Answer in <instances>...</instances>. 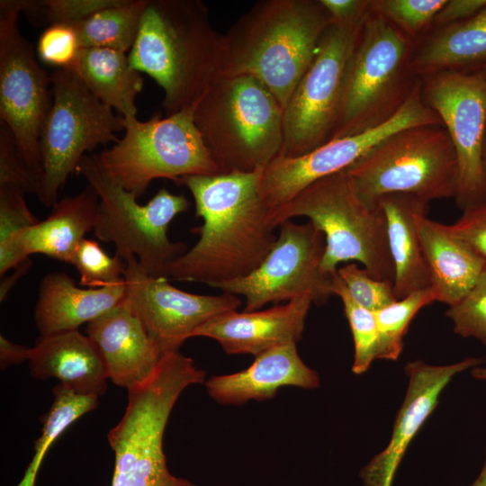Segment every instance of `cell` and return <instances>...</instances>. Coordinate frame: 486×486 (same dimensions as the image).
Masks as SVG:
<instances>
[{
	"label": "cell",
	"mask_w": 486,
	"mask_h": 486,
	"mask_svg": "<svg viewBox=\"0 0 486 486\" xmlns=\"http://www.w3.org/2000/svg\"><path fill=\"white\" fill-rule=\"evenodd\" d=\"M270 216L274 228L306 217L322 231L326 273L336 274L339 264L356 261L374 278L394 284L385 216L362 200L347 168L313 182Z\"/></svg>",
	"instance_id": "5b68a950"
},
{
	"label": "cell",
	"mask_w": 486,
	"mask_h": 486,
	"mask_svg": "<svg viewBox=\"0 0 486 486\" xmlns=\"http://www.w3.org/2000/svg\"><path fill=\"white\" fill-rule=\"evenodd\" d=\"M220 174L264 169L280 155L284 109L250 76H218L191 108Z\"/></svg>",
	"instance_id": "277c9868"
},
{
	"label": "cell",
	"mask_w": 486,
	"mask_h": 486,
	"mask_svg": "<svg viewBox=\"0 0 486 486\" xmlns=\"http://www.w3.org/2000/svg\"><path fill=\"white\" fill-rule=\"evenodd\" d=\"M486 7V0H446L438 11L431 28L443 27L468 20Z\"/></svg>",
	"instance_id": "7bdbcfd3"
},
{
	"label": "cell",
	"mask_w": 486,
	"mask_h": 486,
	"mask_svg": "<svg viewBox=\"0 0 486 486\" xmlns=\"http://www.w3.org/2000/svg\"><path fill=\"white\" fill-rule=\"evenodd\" d=\"M486 66V7L464 22L431 28L416 42L410 68L416 77L439 71L476 72Z\"/></svg>",
	"instance_id": "4316f807"
},
{
	"label": "cell",
	"mask_w": 486,
	"mask_h": 486,
	"mask_svg": "<svg viewBox=\"0 0 486 486\" xmlns=\"http://www.w3.org/2000/svg\"><path fill=\"white\" fill-rule=\"evenodd\" d=\"M436 302L434 290L414 292L374 312L380 335L379 359L396 360L403 348L410 323L425 306Z\"/></svg>",
	"instance_id": "4dcf8cb0"
},
{
	"label": "cell",
	"mask_w": 486,
	"mask_h": 486,
	"mask_svg": "<svg viewBox=\"0 0 486 486\" xmlns=\"http://www.w3.org/2000/svg\"><path fill=\"white\" fill-rule=\"evenodd\" d=\"M74 69L87 89L122 117L136 116V97L144 80L126 52L107 48H83Z\"/></svg>",
	"instance_id": "83f0119b"
},
{
	"label": "cell",
	"mask_w": 486,
	"mask_h": 486,
	"mask_svg": "<svg viewBox=\"0 0 486 486\" xmlns=\"http://www.w3.org/2000/svg\"><path fill=\"white\" fill-rule=\"evenodd\" d=\"M98 204V195L90 184L79 194L58 201L45 220L16 238L13 253L14 268L32 254H42L71 265L85 235L94 229Z\"/></svg>",
	"instance_id": "7402d4cb"
},
{
	"label": "cell",
	"mask_w": 486,
	"mask_h": 486,
	"mask_svg": "<svg viewBox=\"0 0 486 486\" xmlns=\"http://www.w3.org/2000/svg\"><path fill=\"white\" fill-rule=\"evenodd\" d=\"M454 332L473 338L486 345V267L475 285L455 305L446 311Z\"/></svg>",
	"instance_id": "8d00e7d4"
},
{
	"label": "cell",
	"mask_w": 486,
	"mask_h": 486,
	"mask_svg": "<svg viewBox=\"0 0 486 486\" xmlns=\"http://www.w3.org/2000/svg\"><path fill=\"white\" fill-rule=\"evenodd\" d=\"M81 50L74 27L64 23L50 24L37 44L39 58L58 68H73Z\"/></svg>",
	"instance_id": "74e56055"
},
{
	"label": "cell",
	"mask_w": 486,
	"mask_h": 486,
	"mask_svg": "<svg viewBox=\"0 0 486 486\" xmlns=\"http://www.w3.org/2000/svg\"><path fill=\"white\" fill-rule=\"evenodd\" d=\"M32 266V261L27 258L16 266L14 271L7 277H1L0 284V301L3 302L6 299V296L15 283L29 270Z\"/></svg>",
	"instance_id": "f6af8a7d"
},
{
	"label": "cell",
	"mask_w": 486,
	"mask_h": 486,
	"mask_svg": "<svg viewBox=\"0 0 486 486\" xmlns=\"http://www.w3.org/2000/svg\"><path fill=\"white\" fill-rule=\"evenodd\" d=\"M124 130L122 116L98 100L72 68L52 74V103L40 133L42 172L38 199L47 207L57 203L58 192L86 151L118 140Z\"/></svg>",
	"instance_id": "8fae6325"
},
{
	"label": "cell",
	"mask_w": 486,
	"mask_h": 486,
	"mask_svg": "<svg viewBox=\"0 0 486 486\" xmlns=\"http://www.w3.org/2000/svg\"><path fill=\"white\" fill-rule=\"evenodd\" d=\"M73 265L79 274V284L91 289L115 285L125 281L123 258L110 256L97 241L84 238L76 249Z\"/></svg>",
	"instance_id": "e575fe53"
},
{
	"label": "cell",
	"mask_w": 486,
	"mask_h": 486,
	"mask_svg": "<svg viewBox=\"0 0 486 486\" xmlns=\"http://www.w3.org/2000/svg\"><path fill=\"white\" fill-rule=\"evenodd\" d=\"M148 0H116L71 25L83 48L130 51L136 40Z\"/></svg>",
	"instance_id": "f1b7e54d"
},
{
	"label": "cell",
	"mask_w": 486,
	"mask_h": 486,
	"mask_svg": "<svg viewBox=\"0 0 486 486\" xmlns=\"http://www.w3.org/2000/svg\"><path fill=\"white\" fill-rule=\"evenodd\" d=\"M337 274L352 299L366 310L376 312L397 300L393 284L374 278L356 263L338 267Z\"/></svg>",
	"instance_id": "d590c367"
},
{
	"label": "cell",
	"mask_w": 486,
	"mask_h": 486,
	"mask_svg": "<svg viewBox=\"0 0 486 486\" xmlns=\"http://www.w3.org/2000/svg\"><path fill=\"white\" fill-rule=\"evenodd\" d=\"M425 104L439 117L454 148L463 211L486 202L482 150L486 128V76L481 72L439 71L419 77Z\"/></svg>",
	"instance_id": "9a60e30c"
},
{
	"label": "cell",
	"mask_w": 486,
	"mask_h": 486,
	"mask_svg": "<svg viewBox=\"0 0 486 486\" xmlns=\"http://www.w3.org/2000/svg\"><path fill=\"white\" fill-rule=\"evenodd\" d=\"M446 0H370L369 9L389 21L415 44L432 27Z\"/></svg>",
	"instance_id": "836d02e7"
},
{
	"label": "cell",
	"mask_w": 486,
	"mask_h": 486,
	"mask_svg": "<svg viewBox=\"0 0 486 486\" xmlns=\"http://www.w3.org/2000/svg\"><path fill=\"white\" fill-rule=\"evenodd\" d=\"M221 36L200 0H148L128 57L164 90L166 116L191 109L219 76Z\"/></svg>",
	"instance_id": "3957f363"
},
{
	"label": "cell",
	"mask_w": 486,
	"mask_h": 486,
	"mask_svg": "<svg viewBox=\"0 0 486 486\" xmlns=\"http://www.w3.org/2000/svg\"><path fill=\"white\" fill-rule=\"evenodd\" d=\"M358 194L370 207L387 194L428 201L455 198L459 169L443 125H418L386 137L347 168Z\"/></svg>",
	"instance_id": "52a82bcc"
},
{
	"label": "cell",
	"mask_w": 486,
	"mask_h": 486,
	"mask_svg": "<svg viewBox=\"0 0 486 486\" xmlns=\"http://www.w3.org/2000/svg\"><path fill=\"white\" fill-rule=\"evenodd\" d=\"M279 229L273 248L253 272L212 286L223 293L243 296L244 311L305 296L320 304L335 295V274L322 268L326 248L322 231L310 220L299 224L290 220Z\"/></svg>",
	"instance_id": "7c38bea8"
},
{
	"label": "cell",
	"mask_w": 486,
	"mask_h": 486,
	"mask_svg": "<svg viewBox=\"0 0 486 486\" xmlns=\"http://www.w3.org/2000/svg\"><path fill=\"white\" fill-rule=\"evenodd\" d=\"M472 375L478 380L486 381V367L476 366L472 369Z\"/></svg>",
	"instance_id": "7dc6e473"
},
{
	"label": "cell",
	"mask_w": 486,
	"mask_h": 486,
	"mask_svg": "<svg viewBox=\"0 0 486 486\" xmlns=\"http://www.w3.org/2000/svg\"><path fill=\"white\" fill-rule=\"evenodd\" d=\"M124 261L125 295L122 305L142 322L162 354L178 351L206 321L241 305L236 295L194 294L176 288L166 277L145 272L134 256Z\"/></svg>",
	"instance_id": "e0dca14e"
},
{
	"label": "cell",
	"mask_w": 486,
	"mask_h": 486,
	"mask_svg": "<svg viewBox=\"0 0 486 486\" xmlns=\"http://www.w3.org/2000/svg\"><path fill=\"white\" fill-rule=\"evenodd\" d=\"M376 205L386 220L396 299L429 288L431 276L418 233V220L427 215L428 202L412 194H392L381 197Z\"/></svg>",
	"instance_id": "484cf974"
},
{
	"label": "cell",
	"mask_w": 486,
	"mask_h": 486,
	"mask_svg": "<svg viewBox=\"0 0 486 486\" xmlns=\"http://www.w3.org/2000/svg\"><path fill=\"white\" fill-rule=\"evenodd\" d=\"M450 226L486 262V202L463 211Z\"/></svg>",
	"instance_id": "60d3db41"
},
{
	"label": "cell",
	"mask_w": 486,
	"mask_h": 486,
	"mask_svg": "<svg viewBox=\"0 0 486 486\" xmlns=\"http://www.w3.org/2000/svg\"><path fill=\"white\" fill-rule=\"evenodd\" d=\"M363 22H330L325 29L310 66L284 109L279 156H302L332 140L346 67Z\"/></svg>",
	"instance_id": "4fadbf2b"
},
{
	"label": "cell",
	"mask_w": 486,
	"mask_h": 486,
	"mask_svg": "<svg viewBox=\"0 0 486 486\" xmlns=\"http://www.w3.org/2000/svg\"><path fill=\"white\" fill-rule=\"evenodd\" d=\"M25 192L13 185L0 186V275L14 269L13 253L16 238L39 220L29 210Z\"/></svg>",
	"instance_id": "d6a6232c"
},
{
	"label": "cell",
	"mask_w": 486,
	"mask_h": 486,
	"mask_svg": "<svg viewBox=\"0 0 486 486\" xmlns=\"http://www.w3.org/2000/svg\"><path fill=\"white\" fill-rule=\"evenodd\" d=\"M470 486H486V453L482 468L477 478Z\"/></svg>",
	"instance_id": "bcb514c9"
},
{
	"label": "cell",
	"mask_w": 486,
	"mask_h": 486,
	"mask_svg": "<svg viewBox=\"0 0 486 486\" xmlns=\"http://www.w3.org/2000/svg\"><path fill=\"white\" fill-rule=\"evenodd\" d=\"M194 383L183 364L163 360L144 384L128 390V404L108 434L115 463L112 486H196L166 466L163 436L182 392Z\"/></svg>",
	"instance_id": "30bf717a"
},
{
	"label": "cell",
	"mask_w": 486,
	"mask_h": 486,
	"mask_svg": "<svg viewBox=\"0 0 486 486\" xmlns=\"http://www.w3.org/2000/svg\"><path fill=\"white\" fill-rule=\"evenodd\" d=\"M442 125L424 102L421 80L403 106L388 122L360 134L334 139L294 158L278 156L262 171L261 193L271 210L291 202L313 182L348 168L380 141L394 132L418 125Z\"/></svg>",
	"instance_id": "2e32d148"
},
{
	"label": "cell",
	"mask_w": 486,
	"mask_h": 486,
	"mask_svg": "<svg viewBox=\"0 0 486 486\" xmlns=\"http://www.w3.org/2000/svg\"><path fill=\"white\" fill-rule=\"evenodd\" d=\"M122 118L124 135L94 157L104 172L139 199L158 178L175 181L195 175L220 174L193 117L184 109L165 118L141 122Z\"/></svg>",
	"instance_id": "ba28073f"
},
{
	"label": "cell",
	"mask_w": 486,
	"mask_h": 486,
	"mask_svg": "<svg viewBox=\"0 0 486 486\" xmlns=\"http://www.w3.org/2000/svg\"><path fill=\"white\" fill-rule=\"evenodd\" d=\"M86 336L108 378L127 390L147 382L163 355L142 322L122 304L89 322Z\"/></svg>",
	"instance_id": "ffe728a7"
},
{
	"label": "cell",
	"mask_w": 486,
	"mask_h": 486,
	"mask_svg": "<svg viewBox=\"0 0 486 486\" xmlns=\"http://www.w3.org/2000/svg\"><path fill=\"white\" fill-rule=\"evenodd\" d=\"M116 0H45L39 1L36 14H41L50 24L74 25Z\"/></svg>",
	"instance_id": "ab89813d"
},
{
	"label": "cell",
	"mask_w": 486,
	"mask_h": 486,
	"mask_svg": "<svg viewBox=\"0 0 486 486\" xmlns=\"http://www.w3.org/2000/svg\"><path fill=\"white\" fill-rule=\"evenodd\" d=\"M263 169L195 175L174 182L192 194L202 224L192 230L197 242L169 264L166 278L209 286L253 272L273 248L277 236L271 209L261 193Z\"/></svg>",
	"instance_id": "6da1fadb"
},
{
	"label": "cell",
	"mask_w": 486,
	"mask_h": 486,
	"mask_svg": "<svg viewBox=\"0 0 486 486\" xmlns=\"http://www.w3.org/2000/svg\"><path fill=\"white\" fill-rule=\"evenodd\" d=\"M414 46L369 9L346 67L332 140L377 128L399 112L418 78L410 68Z\"/></svg>",
	"instance_id": "8992f818"
},
{
	"label": "cell",
	"mask_w": 486,
	"mask_h": 486,
	"mask_svg": "<svg viewBox=\"0 0 486 486\" xmlns=\"http://www.w3.org/2000/svg\"><path fill=\"white\" fill-rule=\"evenodd\" d=\"M31 347L14 344L1 335L0 337V364L1 368L17 364L29 359Z\"/></svg>",
	"instance_id": "ee69618b"
},
{
	"label": "cell",
	"mask_w": 486,
	"mask_h": 486,
	"mask_svg": "<svg viewBox=\"0 0 486 486\" xmlns=\"http://www.w3.org/2000/svg\"><path fill=\"white\" fill-rule=\"evenodd\" d=\"M330 22L339 25L361 23L369 12L370 0H320Z\"/></svg>",
	"instance_id": "b9f144b4"
},
{
	"label": "cell",
	"mask_w": 486,
	"mask_h": 486,
	"mask_svg": "<svg viewBox=\"0 0 486 486\" xmlns=\"http://www.w3.org/2000/svg\"><path fill=\"white\" fill-rule=\"evenodd\" d=\"M418 233L436 300L454 306L475 285L486 262L450 225L424 215L418 220Z\"/></svg>",
	"instance_id": "d4e9b609"
},
{
	"label": "cell",
	"mask_w": 486,
	"mask_h": 486,
	"mask_svg": "<svg viewBox=\"0 0 486 486\" xmlns=\"http://www.w3.org/2000/svg\"><path fill=\"white\" fill-rule=\"evenodd\" d=\"M312 302L305 296L266 310L227 311L202 324L193 338H212L230 355L256 356L279 346L296 344Z\"/></svg>",
	"instance_id": "d6986e66"
},
{
	"label": "cell",
	"mask_w": 486,
	"mask_h": 486,
	"mask_svg": "<svg viewBox=\"0 0 486 486\" xmlns=\"http://www.w3.org/2000/svg\"><path fill=\"white\" fill-rule=\"evenodd\" d=\"M482 167H483L484 178H485V183H486V128H485L484 138H483V142H482Z\"/></svg>",
	"instance_id": "c3c4849f"
},
{
	"label": "cell",
	"mask_w": 486,
	"mask_h": 486,
	"mask_svg": "<svg viewBox=\"0 0 486 486\" xmlns=\"http://www.w3.org/2000/svg\"><path fill=\"white\" fill-rule=\"evenodd\" d=\"M31 374L38 379L54 377L64 386L99 397L108 378L92 341L78 329L40 337L29 355Z\"/></svg>",
	"instance_id": "cb8c5ba5"
},
{
	"label": "cell",
	"mask_w": 486,
	"mask_h": 486,
	"mask_svg": "<svg viewBox=\"0 0 486 486\" xmlns=\"http://www.w3.org/2000/svg\"><path fill=\"white\" fill-rule=\"evenodd\" d=\"M13 185L26 194L37 195L39 179L22 158L14 136L5 124L0 122V186Z\"/></svg>",
	"instance_id": "f35d334b"
},
{
	"label": "cell",
	"mask_w": 486,
	"mask_h": 486,
	"mask_svg": "<svg viewBox=\"0 0 486 486\" xmlns=\"http://www.w3.org/2000/svg\"><path fill=\"white\" fill-rule=\"evenodd\" d=\"M123 283L98 289L76 285L65 273L51 272L40 281L34 320L40 337L76 330L122 304Z\"/></svg>",
	"instance_id": "603a6c76"
},
{
	"label": "cell",
	"mask_w": 486,
	"mask_h": 486,
	"mask_svg": "<svg viewBox=\"0 0 486 486\" xmlns=\"http://www.w3.org/2000/svg\"><path fill=\"white\" fill-rule=\"evenodd\" d=\"M99 198L95 236L115 247V255L125 259L134 256L148 274L166 277L171 262L187 249L183 242L167 237L171 221L189 208V201L161 188L142 205L138 199L112 181L101 168L94 155H85L76 169Z\"/></svg>",
	"instance_id": "9c48e42d"
},
{
	"label": "cell",
	"mask_w": 486,
	"mask_h": 486,
	"mask_svg": "<svg viewBox=\"0 0 486 486\" xmlns=\"http://www.w3.org/2000/svg\"><path fill=\"white\" fill-rule=\"evenodd\" d=\"M486 76V66L480 70Z\"/></svg>",
	"instance_id": "681fc988"
},
{
	"label": "cell",
	"mask_w": 486,
	"mask_h": 486,
	"mask_svg": "<svg viewBox=\"0 0 486 486\" xmlns=\"http://www.w3.org/2000/svg\"><path fill=\"white\" fill-rule=\"evenodd\" d=\"M483 358L468 357L447 365H432L421 360L408 363L409 385L386 447L360 472L364 486H392L410 442L433 412L441 392L454 376L480 366Z\"/></svg>",
	"instance_id": "ac0fdd59"
},
{
	"label": "cell",
	"mask_w": 486,
	"mask_h": 486,
	"mask_svg": "<svg viewBox=\"0 0 486 486\" xmlns=\"http://www.w3.org/2000/svg\"><path fill=\"white\" fill-rule=\"evenodd\" d=\"M205 385L215 401L241 405L249 400L271 399L286 385L317 388L320 377L303 363L296 344H287L256 356L252 364L240 372L211 377Z\"/></svg>",
	"instance_id": "44dd1931"
},
{
	"label": "cell",
	"mask_w": 486,
	"mask_h": 486,
	"mask_svg": "<svg viewBox=\"0 0 486 486\" xmlns=\"http://www.w3.org/2000/svg\"><path fill=\"white\" fill-rule=\"evenodd\" d=\"M333 291L341 299L353 335L355 355L352 371L356 374H362L375 359H379L380 335L375 314L352 299L337 273L334 275Z\"/></svg>",
	"instance_id": "1f68e13d"
},
{
	"label": "cell",
	"mask_w": 486,
	"mask_h": 486,
	"mask_svg": "<svg viewBox=\"0 0 486 486\" xmlns=\"http://www.w3.org/2000/svg\"><path fill=\"white\" fill-rule=\"evenodd\" d=\"M54 400L45 417L34 455L18 486H35L42 460L54 441L76 419L93 410L98 397L79 394L59 383L53 389Z\"/></svg>",
	"instance_id": "f546056e"
},
{
	"label": "cell",
	"mask_w": 486,
	"mask_h": 486,
	"mask_svg": "<svg viewBox=\"0 0 486 486\" xmlns=\"http://www.w3.org/2000/svg\"><path fill=\"white\" fill-rule=\"evenodd\" d=\"M320 0H263L221 36L219 76H250L283 109L330 23Z\"/></svg>",
	"instance_id": "7a4b0ae2"
},
{
	"label": "cell",
	"mask_w": 486,
	"mask_h": 486,
	"mask_svg": "<svg viewBox=\"0 0 486 486\" xmlns=\"http://www.w3.org/2000/svg\"><path fill=\"white\" fill-rule=\"evenodd\" d=\"M21 12L17 0L0 1V122L12 132L40 184V133L52 103V76L40 67L33 46L20 32Z\"/></svg>",
	"instance_id": "5bb4252c"
}]
</instances>
